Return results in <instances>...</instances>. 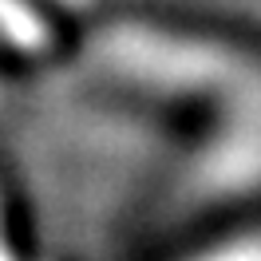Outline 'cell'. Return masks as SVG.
I'll use <instances>...</instances> for the list:
<instances>
[{"instance_id":"obj_1","label":"cell","mask_w":261,"mask_h":261,"mask_svg":"<svg viewBox=\"0 0 261 261\" xmlns=\"http://www.w3.org/2000/svg\"><path fill=\"white\" fill-rule=\"evenodd\" d=\"M190 261H261V238L214 245V249H206V253H198V257H190Z\"/></svg>"}]
</instances>
